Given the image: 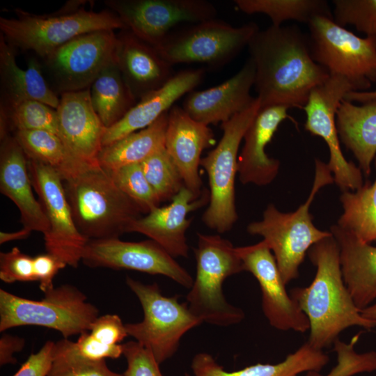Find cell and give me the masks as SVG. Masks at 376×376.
<instances>
[{
	"instance_id": "603a6c76",
	"label": "cell",
	"mask_w": 376,
	"mask_h": 376,
	"mask_svg": "<svg viewBox=\"0 0 376 376\" xmlns=\"http://www.w3.org/2000/svg\"><path fill=\"white\" fill-rule=\"evenodd\" d=\"M28 159L15 136L1 139L0 191L17 207L24 228L45 235L49 225L39 201L35 198Z\"/></svg>"
},
{
	"instance_id": "e0dca14e",
	"label": "cell",
	"mask_w": 376,
	"mask_h": 376,
	"mask_svg": "<svg viewBox=\"0 0 376 376\" xmlns=\"http://www.w3.org/2000/svg\"><path fill=\"white\" fill-rule=\"evenodd\" d=\"M81 261L90 267L125 269L163 275L187 289L194 282L191 274L175 258L152 240H91L85 246Z\"/></svg>"
},
{
	"instance_id": "44dd1931",
	"label": "cell",
	"mask_w": 376,
	"mask_h": 376,
	"mask_svg": "<svg viewBox=\"0 0 376 376\" xmlns=\"http://www.w3.org/2000/svg\"><path fill=\"white\" fill-rule=\"evenodd\" d=\"M214 143V136L209 125L193 119L178 105L168 113L165 148L177 166L185 186L195 196L202 194L199 173L203 151Z\"/></svg>"
},
{
	"instance_id": "7402d4cb",
	"label": "cell",
	"mask_w": 376,
	"mask_h": 376,
	"mask_svg": "<svg viewBox=\"0 0 376 376\" xmlns=\"http://www.w3.org/2000/svg\"><path fill=\"white\" fill-rule=\"evenodd\" d=\"M288 109L285 106L260 108L248 127L237 162V173L242 184L265 186L270 184L278 175L280 162L268 157L265 148L283 120L289 118L296 123L288 115Z\"/></svg>"
},
{
	"instance_id": "9a60e30c",
	"label": "cell",
	"mask_w": 376,
	"mask_h": 376,
	"mask_svg": "<svg viewBox=\"0 0 376 376\" xmlns=\"http://www.w3.org/2000/svg\"><path fill=\"white\" fill-rule=\"evenodd\" d=\"M118 38L113 30L81 35L44 58L61 93L90 88L102 70L117 62Z\"/></svg>"
},
{
	"instance_id": "6da1fadb",
	"label": "cell",
	"mask_w": 376,
	"mask_h": 376,
	"mask_svg": "<svg viewBox=\"0 0 376 376\" xmlns=\"http://www.w3.org/2000/svg\"><path fill=\"white\" fill-rule=\"evenodd\" d=\"M247 47L255 67L253 86L260 108L302 109L311 91L329 77L312 58L306 33L295 25L259 29Z\"/></svg>"
},
{
	"instance_id": "2e32d148",
	"label": "cell",
	"mask_w": 376,
	"mask_h": 376,
	"mask_svg": "<svg viewBox=\"0 0 376 376\" xmlns=\"http://www.w3.org/2000/svg\"><path fill=\"white\" fill-rule=\"evenodd\" d=\"M105 4L141 40L158 47L181 23L215 19L217 10L205 0H109Z\"/></svg>"
},
{
	"instance_id": "d6986e66",
	"label": "cell",
	"mask_w": 376,
	"mask_h": 376,
	"mask_svg": "<svg viewBox=\"0 0 376 376\" xmlns=\"http://www.w3.org/2000/svg\"><path fill=\"white\" fill-rule=\"evenodd\" d=\"M210 192L203 189L200 196L186 187L171 201L170 204L157 207L134 221L127 233L143 234L160 245L173 258L188 257L186 232L193 219L187 215L209 203Z\"/></svg>"
},
{
	"instance_id": "52a82bcc",
	"label": "cell",
	"mask_w": 376,
	"mask_h": 376,
	"mask_svg": "<svg viewBox=\"0 0 376 376\" xmlns=\"http://www.w3.org/2000/svg\"><path fill=\"white\" fill-rule=\"evenodd\" d=\"M77 287L63 284L33 300L0 290V331L19 326L36 325L59 331L64 338L89 331L99 310L86 301Z\"/></svg>"
},
{
	"instance_id": "f6af8a7d",
	"label": "cell",
	"mask_w": 376,
	"mask_h": 376,
	"mask_svg": "<svg viewBox=\"0 0 376 376\" xmlns=\"http://www.w3.org/2000/svg\"><path fill=\"white\" fill-rule=\"evenodd\" d=\"M55 343L48 340L31 354L13 376H47L53 361Z\"/></svg>"
},
{
	"instance_id": "484cf974",
	"label": "cell",
	"mask_w": 376,
	"mask_h": 376,
	"mask_svg": "<svg viewBox=\"0 0 376 376\" xmlns=\"http://www.w3.org/2000/svg\"><path fill=\"white\" fill-rule=\"evenodd\" d=\"M337 242L344 282L360 310L376 299V246L337 224L330 231Z\"/></svg>"
},
{
	"instance_id": "7c38bea8",
	"label": "cell",
	"mask_w": 376,
	"mask_h": 376,
	"mask_svg": "<svg viewBox=\"0 0 376 376\" xmlns=\"http://www.w3.org/2000/svg\"><path fill=\"white\" fill-rule=\"evenodd\" d=\"M351 91L355 89L346 78L329 75L324 82L311 91L302 109L306 116L304 128L327 143L330 154L328 167L334 174V182L343 191H355L363 185L360 168L347 161L343 155L336 126L338 109Z\"/></svg>"
},
{
	"instance_id": "7a4b0ae2",
	"label": "cell",
	"mask_w": 376,
	"mask_h": 376,
	"mask_svg": "<svg viewBox=\"0 0 376 376\" xmlns=\"http://www.w3.org/2000/svg\"><path fill=\"white\" fill-rule=\"evenodd\" d=\"M307 253L316 267L315 277L308 286L291 289L290 295L309 321L308 342L322 350L350 327L375 328L376 322L362 315L344 282L340 251L334 236L315 243Z\"/></svg>"
},
{
	"instance_id": "74e56055",
	"label": "cell",
	"mask_w": 376,
	"mask_h": 376,
	"mask_svg": "<svg viewBox=\"0 0 376 376\" xmlns=\"http://www.w3.org/2000/svg\"><path fill=\"white\" fill-rule=\"evenodd\" d=\"M109 173L118 188L139 206L143 214L159 207L161 202L148 182L141 164L126 165Z\"/></svg>"
},
{
	"instance_id": "681fc988",
	"label": "cell",
	"mask_w": 376,
	"mask_h": 376,
	"mask_svg": "<svg viewBox=\"0 0 376 376\" xmlns=\"http://www.w3.org/2000/svg\"><path fill=\"white\" fill-rule=\"evenodd\" d=\"M31 230L22 228L19 230L15 232H3L0 233V244H4L7 242L17 240H24L27 238L31 233Z\"/></svg>"
},
{
	"instance_id": "4316f807",
	"label": "cell",
	"mask_w": 376,
	"mask_h": 376,
	"mask_svg": "<svg viewBox=\"0 0 376 376\" xmlns=\"http://www.w3.org/2000/svg\"><path fill=\"white\" fill-rule=\"evenodd\" d=\"M0 73L3 88L1 106L33 100L56 109L60 98L46 81L37 59L31 58L26 70L17 65L15 47L2 34L0 38Z\"/></svg>"
},
{
	"instance_id": "4fadbf2b",
	"label": "cell",
	"mask_w": 376,
	"mask_h": 376,
	"mask_svg": "<svg viewBox=\"0 0 376 376\" xmlns=\"http://www.w3.org/2000/svg\"><path fill=\"white\" fill-rule=\"evenodd\" d=\"M56 111L58 136L68 155L60 173L62 180L100 166L98 157L106 127L93 107L90 88L61 93Z\"/></svg>"
},
{
	"instance_id": "836d02e7",
	"label": "cell",
	"mask_w": 376,
	"mask_h": 376,
	"mask_svg": "<svg viewBox=\"0 0 376 376\" xmlns=\"http://www.w3.org/2000/svg\"><path fill=\"white\" fill-rule=\"evenodd\" d=\"M1 139L20 130H46L58 136L56 109L38 100H28L15 104L1 106Z\"/></svg>"
},
{
	"instance_id": "cb8c5ba5",
	"label": "cell",
	"mask_w": 376,
	"mask_h": 376,
	"mask_svg": "<svg viewBox=\"0 0 376 376\" xmlns=\"http://www.w3.org/2000/svg\"><path fill=\"white\" fill-rule=\"evenodd\" d=\"M204 75L201 68L175 73L163 86L141 98L118 123L106 128L102 146H109L152 124L169 111L178 99L192 91L202 81Z\"/></svg>"
},
{
	"instance_id": "bcb514c9",
	"label": "cell",
	"mask_w": 376,
	"mask_h": 376,
	"mask_svg": "<svg viewBox=\"0 0 376 376\" xmlns=\"http://www.w3.org/2000/svg\"><path fill=\"white\" fill-rule=\"evenodd\" d=\"M66 265L60 258L47 252L34 257L36 276L40 283V289L44 293L54 288L53 280L55 276Z\"/></svg>"
},
{
	"instance_id": "7dc6e473",
	"label": "cell",
	"mask_w": 376,
	"mask_h": 376,
	"mask_svg": "<svg viewBox=\"0 0 376 376\" xmlns=\"http://www.w3.org/2000/svg\"><path fill=\"white\" fill-rule=\"evenodd\" d=\"M25 345L24 338L3 334L0 338V365L13 364L17 362L14 354L20 352Z\"/></svg>"
},
{
	"instance_id": "d6a6232c",
	"label": "cell",
	"mask_w": 376,
	"mask_h": 376,
	"mask_svg": "<svg viewBox=\"0 0 376 376\" xmlns=\"http://www.w3.org/2000/svg\"><path fill=\"white\" fill-rule=\"evenodd\" d=\"M234 3L244 13L267 15L274 26H281L288 20L308 24L318 16L333 18L325 0H235Z\"/></svg>"
},
{
	"instance_id": "d4e9b609",
	"label": "cell",
	"mask_w": 376,
	"mask_h": 376,
	"mask_svg": "<svg viewBox=\"0 0 376 376\" xmlns=\"http://www.w3.org/2000/svg\"><path fill=\"white\" fill-rule=\"evenodd\" d=\"M117 63L136 100L161 88L175 75L173 65L128 29L118 35Z\"/></svg>"
},
{
	"instance_id": "30bf717a",
	"label": "cell",
	"mask_w": 376,
	"mask_h": 376,
	"mask_svg": "<svg viewBox=\"0 0 376 376\" xmlns=\"http://www.w3.org/2000/svg\"><path fill=\"white\" fill-rule=\"evenodd\" d=\"M308 27L311 57L329 75L346 78L355 91H366L376 81V37L360 38L324 16Z\"/></svg>"
},
{
	"instance_id": "3957f363",
	"label": "cell",
	"mask_w": 376,
	"mask_h": 376,
	"mask_svg": "<svg viewBox=\"0 0 376 376\" xmlns=\"http://www.w3.org/2000/svg\"><path fill=\"white\" fill-rule=\"evenodd\" d=\"M63 182L75 224L88 240L119 238L143 214L101 166Z\"/></svg>"
},
{
	"instance_id": "b9f144b4",
	"label": "cell",
	"mask_w": 376,
	"mask_h": 376,
	"mask_svg": "<svg viewBox=\"0 0 376 376\" xmlns=\"http://www.w3.org/2000/svg\"><path fill=\"white\" fill-rule=\"evenodd\" d=\"M123 346V355L127 361L124 376H163L152 353L138 342L128 341Z\"/></svg>"
},
{
	"instance_id": "ee69618b",
	"label": "cell",
	"mask_w": 376,
	"mask_h": 376,
	"mask_svg": "<svg viewBox=\"0 0 376 376\" xmlns=\"http://www.w3.org/2000/svg\"><path fill=\"white\" fill-rule=\"evenodd\" d=\"M89 331L95 338L110 345L119 344L128 336L125 324L114 314L99 316L92 324Z\"/></svg>"
},
{
	"instance_id": "ffe728a7",
	"label": "cell",
	"mask_w": 376,
	"mask_h": 376,
	"mask_svg": "<svg viewBox=\"0 0 376 376\" xmlns=\"http://www.w3.org/2000/svg\"><path fill=\"white\" fill-rule=\"evenodd\" d=\"M255 67L249 58L242 68L219 85L187 93L182 108L193 119L205 125L222 123L253 104Z\"/></svg>"
},
{
	"instance_id": "f546056e",
	"label": "cell",
	"mask_w": 376,
	"mask_h": 376,
	"mask_svg": "<svg viewBox=\"0 0 376 376\" xmlns=\"http://www.w3.org/2000/svg\"><path fill=\"white\" fill-rule=\"evenodd\" d=\"M168 113H164L148 127L103 147L98 157L100 166L109 172L126 165L141 164L165 148Z\"/></svg>"
},
{
	"instance_id": "8992f818",
	"label": "cell",
	"mask_w": 376,
	"mask_h": 376,
	"mask_svg": "<svg viewBox=\"0 0 376 376\" xmlns=\"http://www.w3.org/2000/svg\"><path fill=\"white\" fill-rule=\"evenodd\" d=\"M197 237L196 276L186 297L189 309L203 322L219 327L238 324L244 312L228 303L223 292L224 281L244 271L236 247L219 235L197 233Z\"/></svg>"
},
{
	"instance_id": "ac0fdd59",
	"label": "cell",
	"mask_w": 376,
	"mask_h": 376,
	"mask_svg": "<svg viewBox=\"0 0 376 376\" xmlns=\"http://www.w3.org/2000/svg\"><path fill=\"white\" fill-rule=\"evenodd\" d=\"M244 271L258 281L262 294V309L269 324L281 331L304 333L309 321L287 292L285 284L272 251L263 241L236 247Z\"/></svg>"
},
{
	"instance_id": "ba28073f",
	"label": "cell",
	"mask_w": 376,
	"mask_h": 376,
	"mask_svg": "<svg viewBox=\"0 0 376 376\" xmlns=\"http://www.w3.org/2000/svg\"><path fill=\"white\" fill-rule=\"evenodd\" d=\"M260 109L256 97L246 109L221 124L223 134L216 147L201 158L209 183L210 200L202 216L203 224L218 233H225L238 219L235 206V176L238 150L248 127Z\"/></svg>"
},
{
	"instance_id": "60d3db41",
	"label": "cell",
	"mask_w": 376,
	"mask_h": 376,
	"mask_svg": "<svg viewBox=\"0 0 376 376\" xmlns=\"http://www.w3.org/2000/svg\"><path fill=\"white\" fill-rule=\"evenodd\" d=\"M0 279L5 283L37 281L34 258L24 253L17 247L0 253Z\"/></svg>"
},
{
	"instance_id": "9c48e42d",
	"label": "cell",
	"mask_w": 376,
	"mask_h": 376,
	"mask_svg": "<svg viewBox=\"0 0 376 376\" xmlns=\"http://www.w3.org/2000/svg\"><path fill=\"white\" fill-rule=\"evenodd\" d=\"M126 283L139 299L143 311L142 321L126 323L129 336L149 350L160 365L177 352L182 337L203 322L178 296L163 295L156 283L145 284L130 276Z\"/></svg>"
},
{
	"instance_id": "8d00e7d4",
	"label": "cell",
	"mask_w": 376,
	"mask_h": 376,
	"mask_svg": "<svg viewBox=\"0 0 376 376\" xmlns=\"http://www.w3.org/2000/svg\"><path fill=\"white\" fill-rule=\"evenodd\" d=\"M47 376H124L112 371L105 360L89 361L75 355L70 347V340L55 343L53 361Z\"/></svg>"
},
{
	"instance_id": "f907efd6",
	"label": "cell",
	"mask_w": 376,
	"mask_h": 376,
	"mask_svg": "<svg viewBox=\"0 0 376 376\" xmlns=\"http://www.w3.org/2000/svg\"><path fill=\"white\" fill-rule=\"evenodd\" d=\"M361 313L366 318L376 322V301L368 307L361 310Z\"/></svg>"
},
{
	"instance_id": "e575fe53",
	"label": "cell",
	"mask_w": 376,
	"mask_h": 376,
	"mask_svg": "<svg viewBox=\"0 0 376 376\" xmlns=\"http://www.w3.org/2000/svg\"><path fill=\"white\" fill-rule=\"evenodd\" d=\"M15 138L28 159L54 168L59 174L68 159L65 148L58 135L46 130H20Z\"/></svg>"
},
{
	"instance_id": "277c9868",
	"label": "cell",
	"mask_w": 376,
	"mask_h": 376,
	"mask_svg": "<svg viewBox=\"0 0 376 376\" xmlns=\"http://www.w3.org/2000/svg\"><path fill=\"white\" fill-rule=\"evenodd\" d=\"M84 3L71 1L58 10L46 15L16 8V17H0L1 32L15 48L31 50L45 58L81 35L101 30L127 29L113 11L86 10Z\"/></svg>"
},
{
	"instance_id": "8fae6325",
	"label": "cell",
	"mask_w": 376,
	"mask_h": 376,
	"mask_svg": "<svg viewBox=\"0 0 376 376\" xmlns=\"http://www.w3.org/2000/svg\"><path fill=\"white\" fill-rule=\"evenodd\" d=\"M259 29L254 22L235 27L215 18L171 32L155 49L171 65L200 63L218 68L236 57Z\"/></svg>"
},
{
	"instance_id": "5b68a950",
	"label": "cell",
	"mask_w": 376,
	"mask_h": 376,
	"mask_svg": "<svg viewBox=\"0 0 376 376\" xmlns=\"http://www.w3.org/2000/svg\"><path fill=\"white\" fill-rule=\"evenodd\" d=\"M334 182L327 164L315 159L313 185L306 201L295 212L284 213L273 204L267 205L263 219L250 223L247 231L263 237L273 252L285 285L299 276V267L309 249L331 232L320 230L313 224L309 207L319 190Z\"/></svg>"
},
{
	"instance_id": "1f68e13d",
	"label": "cell",
	"mask_w": 376,
	"mask_h": 376,
	"mask_svg": "<svg viewBox=\"0 0 376 376\" xmlns=\"http://www.w3.org/2000/svg\"><path fill=\"white\" fill-rule=\"evenodd\" d=\"M376 167V159H375ZM343 213L337 225L361 241L376 240V179L355 191H345L340 197Z\"/></svg>"
},
{
	"instance_id": "83f0119b",
	"label": "cell",
	"mask_w": 376,
	"mask_h": 376,
	"mask_svg": "<svg viewBox=\"0 0 376 376\" xmlns=\"http://www.w3.org/2000/svg\"><path fill=\"white\" fill-rule=\"evenodd\" d=\"M329 361V356L308 341L295 352L276 364L256 363L236 371L228 372L205 352L196 354L191 368L194 376H298L308 371L320 372ZM185 376H190L185 374Z\"/></svg>"
},
{
	"instance_id": "f35d334b",
	"label": "cell",
	"mask_w": 376,
	"mask_h": 376,
	"mask_svg": "<svg viewBox=\"0 0 376 376\" xmlns=\"http://www.w3.org/2000/svg\"><path fill=\"white\" fill-rule=\"evenodd\" d=\"M360 336V333L355 334L348 343L339 338L334 342V351L337 355V363L327 375L313 370L306 372V376H354L376 371V352L358 353L355 350Z\"/></svg>"
},
{
	"instance_id": "d590c367",
	"label": "cell",
	"mask_w": 376,
	"mask_h": 376,
	"mask_svg": "<svg viewBox=\"0 0 376 376\" xmlns=\"http://www.w3.org/2000/svg\"><path fill=\"white\" fill-rule=\"evenodd\" d=\"M141 166L161 203L171 201L185 187L177 166L165 148L147 158Z\"/></svg>"
},
{
	"instance_id": "7bdbcfd3",
	"label": "cell",
	"mask_w": 376,
	"mask_h": 376,
	"mask_svg": "<svg viewBox=\"0 0 376 376\" xmlns=\"http://www.w3.org/2000/svg\"><path fill=\"white\" fill-rule=\"evenodd\" d=\"M72 352L77 357L89 361H102L107 358L118 359L123 354L121 344L107 345L95 338L90 331L79 335L77 342L70 340Z\"/></svg>"
},
{
	"instance_id": "c3c4849f",
	"label": "cell",
	"mask_w": 376,
	"mask_h": 376,
	"mask_svg": "<svg viewBox=\"0 0 376 376\" xmlns=\"http://www.w3.org/2000/svg\"><path fill=\"white\" fill-rule=\"evenodd\" d=\"M344 100L350 102H358L362 104L376 101V90L373 91H351L346 94Z\"/></svg>"
},
{
	"instance_id": "5bb4252c",
	"label": "cell",
	"mask_w": 376,
	"mask_h": 376,
	"mask_svg": "<svg viewBox=\"0 0 376 376\" xmlns=\"http://www.w3.org/2000/svg\"><path fill=\"white\" fill-rule=\"evenodd\" d=\"M28 167L49 225V232L44 235L47 252L76 268L88 240L75 224L61 176L54 168L38 162L28 159Z\"/></svg>"
},
{
	"instance_id": "f1b7e54d",
	"label": "cell",
	"mask_w": 376,
	"mask_h": 376,
	"mask_svg": "<svg viewBox=\"0 0 376 376\" xmlns=\"http://www.w3.org/2000/svg\"><path fill=\"white\" fill-rule=\"evenodd\" d=\"M338 136L366 175L376 155V101L361 106L343 100L336 114Z\"/></svg>"
},
{
	"instance_id": "4dcf8cb0",
	"label": "cell",
	"mask_w": 376,
	"mask_h": 376,
	"mask_svg": "<svg viewBox=\"0 0 376 376\" xmlns=\"http://www.w3.org/2000/svg\"><path fill=\"white\" fill-rule=\"evenodd\" d=\"M93 107L106 128L118 123L136 103L117 62L104 68L90 87Z\"/></svg>"
},
{
	"instance_id": "ab89813d",
	"label": "cell",
	"mask_w": 376,
	"mask_h": 376,
	"mask_svg": "<svg viewBox=\"0 0 376 376\" xmlns=\"http://www.w3.org/2000/svg\"><path fill=\"white\" fill-rule=\"evenodd\" d=\"M333 19L340 26L347 24L368 37H376V0H334Z\"/></svg>"
}]
</instances>
